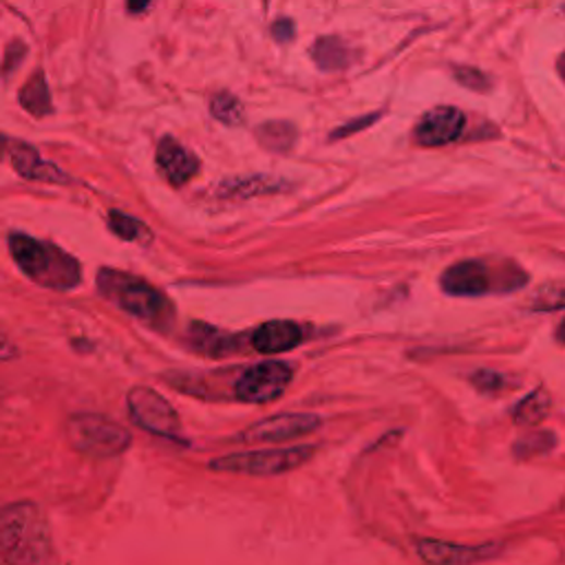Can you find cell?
I'll use <instances>...</instances> for the list:
<instances>
[{
    "instance_id": "13",
    "label": "cell",
    "mask_w": 565,
    "mask_h": 565,
    "mask_svg": "<svg viewBox=\"0 0 565 565\" xmlns=\"http://www.w3.org/2000/svg\"><path fill=\"white\" fill-rule=\"evenodd\" d=\"M418 552L429 565H473L489 558L491 548H466L435 539H420Z\"/></svg>"
},
{
    "instance_id": "26",
    "label": "cell",
    "mask_w": 565,
    "mask_h": 565,
    "mask_svg": "<svg viewBox=\"0 0 565 565\" xmlns=\"http://www.w3.org/2000/svg\"><path fill=\"white\" fill-rule=\"evenodd\" d=\"M272 34H274V38L278 43H288L292 38V34H294V25L290 21H278V23H274Z\"/></svg>"
},
{
    "instance_id": "22",
    "label": "cell",
    "mask_w": 565,
    "mask_h": 565,
    "mask_svg": "<svg viewBox=\"0 0 565 565\" xmlns=\"http://www.w3.org/2000/svg\"><path fill=\"white\" fill-rule=\"evenodd\" d=\"M25 53H27V47H25V43H21V40H16V43H12L10 47H8V51H5V62H3V75H10L23 60H25Z\"/></svg>"
},
{
    "instance_id": "21",
    "label": "cell",
    "mask_w": 565,
    "mask_h": 565,
    "mask_svg": "<svg viewBox=\"0 0 565 565\" xmlns=\"http://www.w3.org/2000/svg\"><path fill=\"white\" fill-rule=\"evenodd\" d=\"M548 407H550V400L543 392H534L532 396H528L521 405H517L515 409V420L521 422V424H534V422H541L548 413Z\"/></svg>"
},
{
    "instance_id": "11",
    "label": "cell",
    "mask_w": 565,
    "mask_h": 565,
    "mask_svg": "<svg viewBox=\"0 0 565 565\" xmlns=\"http://www.w3.org/2000/svg\"><path fill=\"white\" fill-rule=\"evenodd\" d=\"M157 168L172 185H183L200 172V159L172 137H164L157 146Z\"/></svg>"
},
{
    "instance_id": "4",
    "label": "cell",
    "mask_w": 565,
    "mask_h": 565,
    "mask_svg": "<svg viewBox=\"0 0 565 565\" xmlns=\"http://www.w3.org/2000/svg\"><path fill=\"white\" fill-rule=\"evenodd\" d=\"M69 444L93 459H109L122 455L131 444L133 435L118 422L98 413H75L67 420Z\"/></svg>"
},
{
    "instance_id": "29",
    "label": "cell",
    "mask_w": 565,
    "mask_h": 565,
    "mask_svg": "<svg viewBox=\"0 0 565 565\" xmlns=\"http://www.w3.org/2000/svg\"><path fill=\"white\" fill-rule=\"evenodd\" d=\"M558 338L565 342V321H563V325H561V332H558Z\"/></svg>"
},
{
    "instance_id": "23",
    "label": "cell",
    "mask_w": 565,
    "mask_h": 565,
    "mask_svg": "<svg viewBox=\"0 0 565 565\" xmlns=\"http://www.w3.org/2000/svg\"><path fill=\"white\" fill-rule=\"evenodd\" d=\"M473 383L482 392H495V389L504 387V375L493 373V371H480L478 375H473Z\"/></svg>"
},
{
    "instance_id": "15",
    "label": "cell",
    "mask_w": 565,
    "mask_h": 565,
    "mask_svg": "<svg viewBox=\"0 0 565 565\" xmlns=\"http://www.w3.org/2000/svg\"><path fill=\"white\" fill-rule=\"evenodd\" d=\"M21 105L23 109L34 118H45L53 111L49 86L43 73H36L29 77V82L21 91Z\"/></svg>"
},
{
    "instance_id": "6",
    "label": "cell",
    "mask_w": 565,
    "mask_h": 565,
    "mask_svg": "<svg viewBox=\"0 0 565 565\" xmlns=\"http://www.w3.org/2000/svg\"><path fill=\"white\" fill-rule=\"evenodd\" d=\"M292 383V366L280 360H265L245 369L235 385V396L241 402L265 405L282 396Z\"/></svg>"
},
{
    "instance_id": "9",
    "label": "cell",
    "mask_w": 565,
    "mask_h": 565,
    "mask_svg": "<svg viewBox=\"0 0 565 565\" xmlns=\"http://www.w3.org/2000/svg\"><path fill=\"white\" fill-rule=\"evenodd\" d=\"M321 426V418L310 413H282L269 420H263L250 426L243 433V442H286L301 435H308Z\"/></svg>"
},
{
    "instance_id": "10",
    "label": "cell",
    "mask_w": 565,
    "mask_h": 565,
    "mask_svg": "<svg viewBox=\"0 0 565 565\" xmlns=\"http://www.w3.org/2000/svg\"><path fill=\"white\" fill-rule=\"evenodd\" d=\"M464 131V113L453 109V107H440L429 111L418 129H416V140L422 146H444L455 142Z\"/></svg>"
},
{
    "instance_id": "27",
    "label": "cell",
    "mask_w": 565,
    "mask_h": 565,
    "mask_svg": "<svg viewBox=\"0 0 565 565\" xmlns=\"http://www.w3.org/2000/svg\"><path fill=\"white\" fill-rule=\"evenodd\" d=\"M127 5L131 12H142L151 5V0H127Z\"/></svg>"
},
{
    "instance_id": "1",
    "label": "cell",
    "mask_w": 565,
    "mask_h": 565,
    "mask_svg": "<svg viewBox=\"0 0 565 565\" xmlns=\"http://www.w3.org/2000/svg\"><path fill=\"white\" fill-rule=\"evenodd\" d=\"M0 558L5 565H58L51 528L34 502L0 508Z\"/></svg>"
},
{
    "instance_id": "12",
    "label": "cell",
    "mask_w": 565,
    "mask_h": 565,
    "mask_svg": "<svg viewBox=\"0 0 565 565\" xmlns=\"http://www.w3.org/2000/svg\"><path fill=\"white\" fill-rule=\"evenodd\" d=\"M12 164L16 172L32 181H47V183H69V175H64L58 166L45 161L36 148L25 142H14L10 146Z\"/></svg>"
},
{
    "instance_id": "3",
    "label": "cell",
    "mask_w": 565,
    "mask_h": 565,
    "mask_svg": "<svg viewBox=\"0 0 565 565\" xmlns=\"http://www.w3.org/2000/svg\"><path fill=\"white\" fill-rule=\"evenodd\" d=\"M10 252L23 274L47 290L71 292L82 282V267L77 259L49 241L12 232Z\"/></svg>"
},
{
    "instance_id": "25",
    "label": "cell",
    "mask_w": 565,
    "mask_h": 565,
    "mask_svg": "<svg viewBox=\"0 0 565 565\" xmlns=\"http://www.w3.org/2000/svg\"><path fill=\"white\" fill-rule=\"evenodd\" d=\"M21 356V349L16 347V342L0 332V362H8V360H16Z\"/></svg>"
},
{
    "instance_id": "7",
    "label": "cell",
    "mask_w": 565,
    "mask_h": 565,
    "mask_svg": "<svg viewBox=\"0 0 565 565\" xmlns=\"http://www.w3.org/2000/svg\"><path fill=\"white\" fill-rule=\"evenodd\" d=\"M129 416L135 426L159 437H177L181 431L179 413L151 387H133L127 396Z\"/></svg>"
},
{
    "instance_id": "14",
    "label": "cell",
    "mask_w": 565,
    "mask_h": 565,
    "mask_svg": "<svg viewBox=\"0 0 565 565\" xmlns=\"http://www.w3.org/2000/svg\"><path fill=\"white\" fill-rule=\"evenodd\" d=\"M303 340V332L292 321H269L252 336V347L261 353H282Z\"/></svg>"
},
{
    "instance_id": "28",
    "label": "cell",
    "mask_w": 565,
    "mask_h": 565,
    "mask_svg": "<svg viewBox=\"0 0 565 565\" xmlns=\"http://www.w3.org/2000/svg\"><path fill=\"white\" fill-rule=\"evenodd\" d=\"M8 151V140L5 137H0V155H3Z\"/></svg>"
},
{
    "instance_id": "2",
    "label": "cell",
    "mask_w": 565,
    "mask_h": 565,
    "mask_svg": "<svg viewBox=\"0 0 565 565\" xmlns=\"http://www.w3.org/2000/svg\"><path fill=\"white\" fill-rule=\"evenodd\" d=\"M98 290L105 299H109L122 312L142 321L151 329L168 332L177 321L172 301L161 290L151 286L146 278H140L135 274L103 267L98 272Z\"/></svg>"
},
{
    "instance_id": "16",
    "label": "cell",
    "mask_w": 565,
    "mask_h": 565,
    "mask_svg": "<svg viewBox=\"0 0 565 565\" xmlns=\"http://www.w3.org/2000/svg\"><path fill=\"white\" fill-rule=\"evenodd\" d=\"M191 340H193V347L206 356H215V358H221V356H228L235 351V340L232 336L224 334V332H217L208 325H193L191 329Z\"/></svg>"
},
{
    "instance_id": "17",
    "label": "cell",
    "mask_w": 565,
    "mask_h": 565,
    "mask_svg": "<svg viewBox=\"0 0 565 565\" xmlns=\"http://www.w3.org/2000/svg\"><path fill=\"white\" fill-rule=\"evenodd\" d=\"M314 60L321 69H342L349 64V51L338 38H323L314 47Z\"/></svg>"
},
{
    "instance_id": "30",
    "label": "cell",
    "mask_w": 565,
    "mask_h": 565,
    "mask_svg": "<svg viewBox=\"0 0 565 565\" xmlns=\"http://www.w3.org/2000/svg\"><path fill=\"white\" fill-rule=\"evenodd\" d=\"M561 73H563V77H565V56H563V60H561Z\"/></svg>"
},
{
    "instance_id": "20",
    "label": "cell",
    "mask_w": 565,
    "mask_h": 565,
    "mask_svg": "<svg viewBox=\"0 0 565 565\" xmlns=\"http://www.w3.org/2000/svg\"><path fill=\"white\" fill-rule=\"evenodd\" d=\"M211 113L228 127H237L243 120V107L230 93H217L211 100Z\"/></svg>"
},
{
    "instance_id": "19",
    "label": "cell",
    "mask_w": 565,
    "mask_h": 565,
    "mask_svg": "<svg viewBox=\"0 0 565 565\" xmlns=\"http://www.w3.org/2000/svg\"><path fill=\"white\" fill-rule=\"evenodd\" d=\"M259 140L269 151H288L294 144L297 131L288 122H267L259 129Z\"/></svg>"
},
{
    "instance_id": "5",
    "label": "cell",
    "mask_w": 565,
    "mask_h": 565,
    "mask_svg": "<svg viewBox=\"0 0 565 565\" xmlns=\"http://www.w3.org/2000/svg\"><path fill=\"white\" fill-rule=\"evenodd\" d=\"M312 448L297 446V448H274V450H250V453H235L226 457H217L211 461L213 470L221 473H241V476H280L303 466L312 457Z\"/></svg>"
},
{
    "instance_id": "24",
    "label": "cell",
    "mask_w": 565,
    "mask_h": 565,
    "mask_svg": "<svg viewBox=\"0 0 565 565\" xmlns=\"http://www.w3.org/2000/svg\"><path fill=\"white\" fill-rule=\"evenodd\" d=\"M457 80L464 82L466 86L478 88V91H482V88L489 84V80H486L478 69H459V71H457Z\"/></svg>"
},
{
    "instance_id": "18",
    "label": "cell",
    "mask_w": 565,
    "mask_h": 565,
    "mask_svg": "<svg viewBox=\"0 0 565 565\" xmlns=\"http://www.w3.org/2000/svg\"><path fill=\"white\" fill-rule=\"evenodd\" d=\"M109 228H111L113 235H118L124 241H140V243L144 241V243H148L153 239L151 230L142 221H137V219H133V217H129V215H124L120 211H111Z\"/></svg>"
},
{
    "instance_id": "8",
    "label": "cell",
    "mask_w": 565,
    "mask_h": 565,
    "mask_svg": "<svg viewBox=\"0 0 565 565\" xmlns=\"http://www.w3.org/2000/svg\"><path fill=\"white\" fill-rule=\"evenodd\" d=\"M442 290L450 297H484L500 286L484 261H461L442 274Z\"/></svg>"
}]
</instances>
